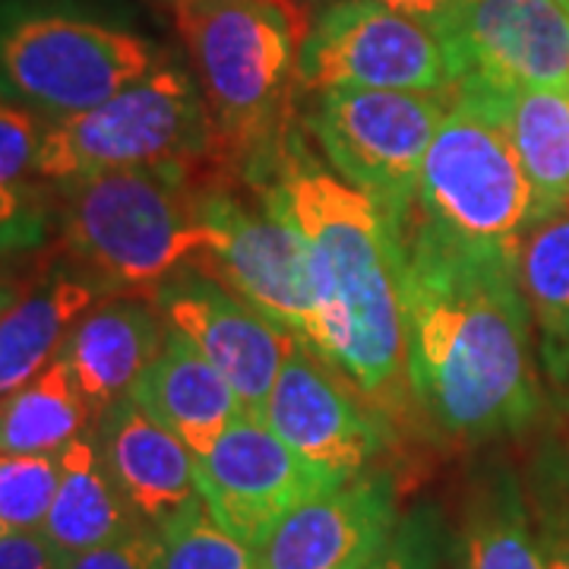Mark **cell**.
I'll use <instances>...</instances> for the list:
<instances>
[{"label": "cell", "mask_w": 569, "mask_h": 569, "mask_svg": "<svg viewBox=\"0 0 569 569\" xmlns=\"http://www.w3.org/2000/svg\"><path fill=\"white\" fill-rule=\"evenodd\" d=\"M452 70L440 36L377 0H336L307 29L298 89H449Z\"/></svg>", "instance_id": "30bf717a"}, {"label": "cell", "mask_w": 569, "mask_h": 569, "mask_svg": "<svg viewBox=\"0 0 569 569\" xmlns=\"http://www.w3.org/2000/svg\"><path fill=\"white\" fill-rule=\"evenodd\" d=\"M203 159H228L219 123L193 77L162 61L108 102L48 123L36 178L70 183L133 168L193 171Z\"/></svg>", "instance_id": "8992f818"}, {"label": "cell", "mask_w": 569, "mask_h": 569, "mask_svg": "<svg viewBox=\"0 0 569 569\" xmlns=\"http://www.w3.org/2000/svg\"><path fill=\"white\" fill-rule=\"evenodd\" d=\"M58 187L63 250L111 291L159 288L219 247L206 219V187L190 181V171L133 168Z\"/></svg>", "instance_id": "3957f363"}, {"label": "cell", "mask_w": 569, "mask_h": 569, "mask_svg": "<svg viewBox=\"0 0 569 569\" xmlns=\"http://www.w3.org/2000/svg\"><path fill=\"white\" fill-rule=\"evenodd\" d=\"M152 560H156V529L137 526L118 541L67 557L63 569H152Z\"/></svg>", "instance_id": "f546056e"}, {"label": "cell", "mask_w": 569, "mask_h": 569, "mask_svg": "<svg viewBox=\"0 0 569 569\" xmlns=\"http://www.w3.org/2000/svg\"><path fill=\"white\" fill-rule=\"evenodd\" d=\"M156 307L162 310L164 323L183 332L222 370L224 380L238 392L244 415L260 418L298 339L197 266L181 269L159 284Z\"/></svg>", "instance_id": "5bb4252c"}, {"label": "cell", "mask_w": 569, "mask_h": 569, "mask_svg": "<svg viewBox=\"0 0 569 569\" xmlns=\"http://www.w3.org/2000/svg\"><path fill=\"white\" fill-rule=\"evenodd\" d=\"M96 425L61 358L0 399V452H61Z\"/></svg>", "instance_id": "603a6c76"}, {"label": "cell", "mask_w": 569, "mask_h": 569, "mask_svg": "<svg viewBox=\"0 0 569 569\" xmlns=\"http://www.w3.org/2000/svg\"><path fill=\"white\" fill-rule=\"evenodd\" d=\"M468 569H548L535 535L526 488L512 471L490 475L471 497Z\"/></svg>", "instance_id": "cb8c5ba5"}, {"label": "cell", "mask_w": 569, "mask_h": 569, "mask_svg": "<svg viewBox=\"0 0 569 569\" xmlns=\"http://www.w3.org/2000/svg\"><path fill=\"white\" fill-rule=\"evenodd\" d=\"M563 209H567V212H569V203H567V206H563Z\"/></svg>", "instance_id": "d590c367"}, {"label": "cell", "mask_w": 569, "mask_h": 569, "mask_svg": "<svg viewBox=\"0 0 569 569\" xmlns=\"http://www.w3.org/2000/svg\"><path fill=\"white\" fill-rule=\"evenodd\" d=\"M67 557L41 531L3 535L0 538V569H63Z\"/></svg>", "instance_id": "1f68e13d"}, {"label": "cell", "mask_w": 569, "mask_h": 569, "mask_svg": "<svg viewBox=\"0 0 569 569\" xmlns=\"http://www.w3.org/2000/svg\"><path fill=\"white\" fill-rule=\"evenodd\" d=\"M377 3H383V7L396 10V13H406L411 20L427 22L430 29L456 7V0H377Z\"/></svg>", "instance_id": "d6a6232c"}, {"label": "cell", "mask_w": 569, "mask_h": 569, "mask_svg": "<svg viewBox=\"0 0 569 569\" xmlns=\"http://www.w3.org/2000/svg\"><path fill=\"white\" fill-rule=\"evenodd\" d=\"M553 3H560V7H563V10L569 13V0H553Z\"/></svg>", "instance_id": "e575fe53"}, {"label": "cell", "mask_w": 569, "mask_h": 569, "mask_svg": "<svg viewBox=\"0 0 569 569\" xmlns=\"http://www.w3.org/2000/svg\"><path fill=\"white\" fill-rule=\"evenodd\" d=\"M171 3H178V0H171Z\"/></svg>", "instance_id": "74e56055"}, {"label": "cell", "mask_w": 569, "mask_h": 569, "mask_svg": "<svg viewBox=\"0 0 569 569\" xmlns=\"http://www.w3.org/2000/svg\"><path fill=\"white\" fill-rule=\"evenodd\" d=\"M61 485V452H0V529L41 531Z\"/></svg>", "instance_id": "4316f807"}, {"label": "cell", "mask_w": 569, "mask_h": 569, "mask_svg": "<svg viewBox=\"0 0 569 569\" xmlns=\"http://www.w3.org/2000/svg\"><path fill=\"white\" fill-rule=\"evenodd\" d=\"M193 462L209 512L250 548L291 509L342 485L301 459L263 418L250 415H241Z\"/></svg>", "instance_id": "4fadbf2b"}, {"label": "cell", "mask_w": 569, "mask_h": 569, "mask_svg": "<svg viewBox=\"0 0 569 569\" xmlns=\"http://www.w3.org/2000/svg\"><path fill=\"white\" fill-rule=\"evenodd\" d=\"M402 228V295L411 399L462 443L529 430L541 415L519 244H481L418 209Z\"/></svg>", "instance_id": "6da1fadb"}, {"label": "cell", "mask_w": 569, "mask_h": 569, "mask_svg": "<svg viewBox=\"0 0 569 569\" xmlns=\"http://www.w3.org/2000/svg\"><path fill=\"white\" fill-rule=\"evenodd\" d=\"M535 535L548 569H569V447L548 440L535 452L526 478Z\"/></svg>", "instance_id": "484cf974"}, {"label": "cell", "mask_w": 569, "mask_h": 569, "mask_svg": "<svg viewBox=\"0 0 569 569\" xmlns=\"http://www.w3.org/2000/svg\"><path fill=\"white\" fill-rule=\"evenodd\" d=\"M456 86L415 89H332L317 99L307 127L329 168L365 190L396 222L415 209L421 164Z\"/></svg>", "instance_id": "ba28073f"}, {"label": "cell", "mask_w": 569, "mask_h": 569, "mask_svg": "<svg viewBox=\"0 0 569 569\" xmlns=\"http://www.w3.org/2000/svg\"><path fill=\"white\" fill-rule=\"evenodd\" d=\"M152 569H260L257 553L209 512L203 500L156 529Z\"/></svg>", "instance_id": "d4e9b609"}, {"label": "cell", "mask_w": 569, "mask_h": 569, "mask_svg": "<svg viewBox=\"0 0 569 569\" xmlns=\"http://www.w3.org/2000/svg\"><path fill=\"white\" fill-rule=\"evenodd\" d=\"M433 32L452 82L569 89V13L553 0H456Z\"/></svg>", "instance_id": "7c38bea8"}, {"label": "cell", "mask_w": 569, "mask_h": 569, "mask_svg": "<svg viewBox=\"0 0 569 569\" xmlns=\"http://www.w3.org/2000/svg\"><path fill=\"white\" fill-rule=\"evenodd\" d=\"M51 209L29 183L0 187V260L29 253L48 238Z\"/></svg>", "instance_id": "f1b7e54d"}, {"label": "cell", "mask_w": 569, "mask_h": 569, "mask_svg": "<svg viewBox=\"0 0 569 569\" xmlns=\"http://www.w3.org/2000/svg\"><path fill=\"white\" fill-rule=\"evenodd\" d=\"M367 569H437V541L433 526L425 516H415L411 522H402L389 545L380 550V557Z\"/></svg>", "instance_id": "4dcf8cb0"}, {"label": "cell", "mask_w": 569, "mask_h": 569, "mask_svg": "<svg viewBox=\"0 0 569 569\" xmlns=\"http://www.w3.org/2000/svg\"><path fill=\"white\" fill-rule=\"evenodd\" d=\"M22 295V282L17 276H7V272H0V313L7 310V307L13 305L17 298Z\"/></svg>", "instance_id": "836d02e7"}, {"label": "cell", "mask_w": 569, "mask_h": 569, "mask_svg": "<svg viewBox=\"0 0 569 569\" xmlns=\"http://www.w3.org/2000/svg\"><path fill=\"white\" fill-rule=\"evenodd\" d=\"M507 127L541 219L569 203V89H503Z\"/></svg>", "instance_id": "7402d4cb"}, {"label": "cell", "mask_w": 569, "mask_h": 569, "mask_svg": "<svg viewBox=\"0 0 569 569\" xmlns=\"http://www.w3.org/2000/svg\"><path fill=\"white\" fill-rule=\"evenodd\" d=\"M396 529L392 478L361 471L282 516L253 553L260 569H367Z\"/></svg>", "instance_id": "9a60e30c"}, {"label": "cell", "mask_w": 569, "mask_h": 569, "mask_svg": "<svg viewBox=\"0 0 569 569\" xmlns=\"http://www.w3.org/2000/svg\"><path fill=\"white\" fill-rule=\"evenodd\" d=\"M0 538H3V529H0Z\"/></svg>", "instance_id": "8d00e7d4"}, {"label": "cell", "mask_w": 569, "mask_h": 569, "mask_svg": "<svg viewBox=\"0 0 569 569\" xmlns=\"http://www.w3.org/2000/svg\"><path fill=\"white\" fill-rule=\"evenodd\" d=\"M130 396L193 456L209 452L224 430L244 415L241 399L222 370L171 326L159 358L149 365Z\"/></svg>", "instance_id": "ac0fdd59"}, {"label": "cell", "mask_w": 569, "mask_h": 569, "mask_svg": "<svg viewBox=\"0 0 569 569\" xmlns=\"http://www.w3.org/2000/svg\"><path fill=\"white\" fill-rule=\"evenodd\" d=\"M415 209L481 244H519L541 222L538 197L509 137L503 89L456 82V99L421 164Z\"/></svg>", "instance_id": "52a82bcc"}, {"label": "cell", "mask_w": 569, "mask_h": 569, "mask_svg": "<svg viewBox=\"0 0 569 569\" xmlns=\"http://www.w3.org/2000/svg\"><path fill=\"white\" fill-rule=\"evenodd\" d=\"M92 427L114 488L142 526L162 529L203 500L193 452L133 396L114 402Z\"/></svg>", "instance_id": "2e32d148"}, {"label": "cell", "mask_w": 569, "mask_h": 569, "mask_svg": "<svg viewBox=\"0 0 569 569\" xmlns=\"http://www.w3.org/2000/svg\"><path fill=\"white\" fill-rule=\"evenodd\" d=\"M48 123L32 108L0 92V187H20L36 178L41 140Z\"/></svg>", "instance_id": "83f0119b"}, {"label": "cell", "mask_w": 569, "mask_h": 569, "mask_svg": "<svg viewBox=\"0 0 569 569\" xmlns=\"http://www.w3.org/2000/svg\"><path fill=\"white\" fill-rule=\"evenodd\" d=\"M111 288L82 266H58L0 313V399L61 355L70 329Z\"/></svg>", "instance_id": "d6986e66"}, {"label": "cell", "mask_w": 569, "mask_h": 569, "mask_svg": "<svg viewBox=\"0 0 569 569\" xmlns=\"http://www.w3.org/2000/svg\"><path fill=\"white\" fill-rule=\"evenodd\" d=\"M174 22L228 159L266 162L284 137L307 20L295 0H178Z\"/></svg>", "instance_id": "277c9868"}, {"label": "cell", "mask_w": 569, "mask_h": 569, "mask_svg": "<svg viewBox=\"0 0 569 569\" xmlns=\"http://www.w3.org/2000/svg\"><path fill=\"white\" fill-rule=\"evenodd\" d=\"M260 197L263 206H250L228 190L206 187L203 209L219 231V247L203 266L266 320L332 365V339L305 238L269 193Z\"/></svg>", "instance_id": "9c48e42d"}, {"label": "cell", "mask_w": 569, "mask_h": 569, "mask_svg": "<svg viewBox=\"0 0 569 569\" xmlns=\"http://www.w3.org/2000/svg\"><path fill=\"white\" fill-rule=\"evenodd\" d=\"M260 418L301 459L342 485L367 471L389 443L387 411L301 342L279 370Z\"/></svg>", "instance_id": "8fae6325"}, {"label": "cell", "mask_w": 569, "mask_h": 569, "mask_svg": "<svg viewBox=\"0 0 569 569\" xmlns=\"http://www.w3.org/2000/svg\"><path fill=\"white\" fill-rule=\"evenodd\" d=\"M168 336L162 310L146 298H108L89 307L70 329L61 358L82 399L99 418L127 399Z\"/></svg>", "instance_id": "e0dca14e"}, {"label": "cell", "mask_w": 569, "mask_h": 569, "mask_svg": "<svg viewBox=\"0 0 569 569\" xmlns=\"http://www.w3.org/2000/svg\"><path fill=\"white\" fill-rule=\"evenodd\" d=\"M162 63L137 29L58 0H0V92L44 121L108 102Z\"/></svg>", "instance_id": "5b68a950"}, {"label": "cell", "mask_w": 569, "mask_h": 569, "mask_svg": "<svg viewBox=\"0 0 569 569\" xmlns=\"http://www.w3.org/2000/svg\"><path fill=\"white\" fill-rule=\"evenodd\" d=\"M519 284L541 339L550 387L569 406V212L535 222L516 250Z\"/></svg>", "instance_id": "44dd1931"}, {"label": "cell", "mask_w": 569, "mask_h": 569, "mask_svg": "<svg viewBox=\"0 0 569 569\" xmlns=\"http://www.w3.org/2000/svg\"><path fill=\"white\" fill-rule=\"evenodd\" d=\"M137 526L142 522L127 507L121 490L114 488L96 440V427H89L73 443L61 449V485L48 509L41 535L63 557H73L82 550L118 541Z\"/></svg>", "instance_id": "ffe728a7"}, {"label": "cell", "mask_w": 569, "mask_h": 569, "mask_svg": "<svg viewBox=\"0 0 569 569\" xmlns=\"http://www.w3.org/2000/svg\"><path fill=\"white\" fill-rule=\"evenodd\" d=\"M260 164L269 193L305 238L320 291L332 367L387 415L408 406L402 228L365 190L317 164L298 140Z\"/></svg>", "instance_id": "7a4b0ae2"}]
</instances>
